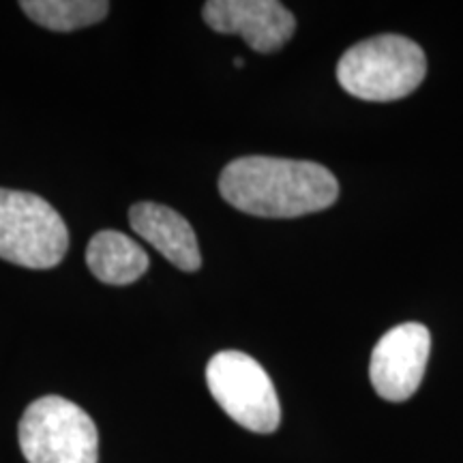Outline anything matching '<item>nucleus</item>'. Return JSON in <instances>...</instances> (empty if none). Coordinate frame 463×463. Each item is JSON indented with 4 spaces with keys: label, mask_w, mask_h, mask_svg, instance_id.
I'll return each mask as SVG.
<instances>
[{
    "label": "nucleus",
    "mask_w": 463,
    "mask_h": 463,
    "mask_svg": "<svg viewBox=\"0 0 463 463\" xmlns=\"http://www.w3.org/2000/svg\"><path fill=\"white\" fill-rule=\"evenodd\" d=\"M222 198L236 211L264 219H294L333 206L339 183L314 161L241 157L219 176Z\"/></svg>",
    "instance_id": "f257e3e1"
},
{
    "label": "nucleus",
    "mask_w": 463,
    "mask_h": 463,
    "mask_svg": "<svg viewBox=\"0 0 463 463\" xmlns=\"http://www.w3.org/2000/svg\"><path fill=\"white\" fill-rule=\"evenodd\" d=\"M425 73V52L402 34H378L358 42L337 65L341 89L356 99L380 103L412 95Z\"/></svg>",
    "instance_id": "f03ea898"
},
{
    "label": "nucleus",
    "mask_w": 463,
    "mask_h": 463,
    "mask_svg": "<svg viewBox=\"0 0 463 463\" xmlns=\"http://www.w3.org/2000/svg\"><path fill=\"white\" fill-rule=\"evenodd\" d=\"M69 251V230L42 195L0 187V258L24 269L45 270Z\"/></svg>",
    "instance_id": "7ed1b4c3"
},
{
    "label": "nucleus",
    "mask_w": 463,
    "mask_h": 463,
    "mask_svg": "<svg viewBox=\"0 0 463 463\" xmlns=\"http://www.w3.org/2000/svg\"><path fill=\"white\" fill-rule=\"evenodd\" d=\"M17 439L28 463H97L95 420L69 399L48 395L26 408Z\"/></svg>",
    "instance_id": "20e7f679"
},
{
    "label": "nucleus",
    "mask_w": 463,
    "mask_h": 463,
    "mask_svg": "<svg viewBox=\"0 0 463 463\" xmlns=\"http://www.w3.org/2000/svg\"><path fill=\"white\" fill-rule=\"evenodd\" d=\"M206 384L219 408L241 427L253 433L279 430V397L256 358L239 350L217 352L208 361Z\"/></svg>",
    "instance_id": "39448f33"
},
{
    "label": "nucleus",
    "mask_w": 463,
    "mask_h": 463,
    "mask_svg": "<svg viewBox=\"0 0 463 463\" xmlns=\"http://www.w3.org/2000/svg\"><path fill=\"white\" fill-rule=\"evenodd\" d=\"M430 350L431 335L422 324L405 322L391 328L373 347L369 367L373 391L392 403L412 397L425 375Z\"/></svg>",
    "instance_id": "423d86ee"
},
{
    "label": "nucleus",
    "mask_w": 463,
    "mask_h": 463,
    "mask_svg": "<svg viewBox=\"0 0 463 463\" xmlns=\"http://www.w3.org/2000/svg\"><path fill=\"white\" fill-rule=\"evenodd\" d=\"M202 15L213 31L241 34L260 54L281 50L297 31L292 11L277 0H208Z\"/></svg>",
    "instance_id": "0eeeda50"
},
{
    "label": "nucleus",
    "mask_w": 463,
    "mask_h": 463,
    "mask_svg": "<svg viewBox=\"0 0 463 463\" xmlns=\"http://www.w3.org/2000/svg\"><path fill=\"white\" fill-rule=\"evenodd\" d=\"M129 225L178 270L195 273L202 266V253L194 228L170 206L157 202H137L129 208Z\"/></svg>",
    "instance_id": "6e6552de"
},
{
    "label": "nucleus",
    "mask_w": 463,
    "mask_h": 463,
    "mask_svg": "<svg viewBox=\"0 0 463 463\" xmlns=\"http://www.w3.org/2000/svg\"><path fill=\"white\" fill-rule=\"evenodd\" d=\"M90 273L108 286H129L148 270L146 251L123 232H97L86 249Z\"/></svg>",
    "instance_id": "1a4fd4ad"
},
{
    "label": "nucleus",
    "mask_w": 463,
    "mask_h": 463,
    "mask_svg": "<svg viewBox=\"0 0 463 463\" xmlns=\"http://www.w3.org/2000/svg\"><path fill=\"white\" fill-rule=\"evenodd\" d=\"M20 7L39 26L54 33H71L92 26L108 15L106 0H22Z\"/></svg>",
    "instance_id": "9d476101"
},
{
    "label": "nucleus",
    "mask_w": 463,
    "mask_h": 463,
    "mask_svg": "<svg viewBox=\"0 0 463 463\" xmlns=\"http://www.w3.org/2000/svg\"><path fill=\"white\" fill-rule=\"evenodd\" d=\"M234 67H239V69L245 67V62H242V58H234Z\"/></svg>",
    "instance_id": "9b49d317"
}]
</instances>
